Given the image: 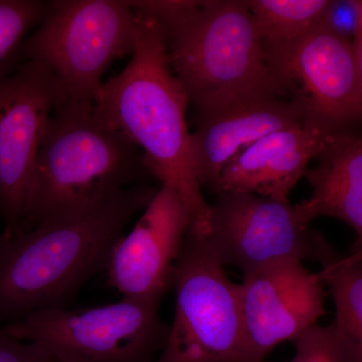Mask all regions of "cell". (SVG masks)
Listing matches in <instances>:
<instances>
[{"label": "cell", "instance_id": "1", "mask_svg": "<svg viewBox=\"0 0 362 362\" xmlns=\"http://www.w3.org/2000/svg\"><path fill=\"white\" fill-rule=\"evenodd\" d=\"M157 188L139 183L92 206L0 235V325L47 308H65L98 273L106 271L130 221Z\"/></svg>", "mask_w": 362, "mask_h": 362}, {"label": "cell", "instance_id": "2", "mask_svg": "<svg viewBox=\"0 0 362 362\" xmlns=\"http://www.w3.org/2000/svg\"><path fill=\"white\" fill-rule=\"evenodd\" d=\"M135 11V47L129 63L103 83L93 101V113L141 150L152 178L180 197L189 213L190 228L206 235L209 204L195 168L187 94L169 66L158 21Z\"/></svg>", "mask_w": 362, "mask_h": 362}, {"label": "cell", "instance_id": "3", "mask_svg": "<svg viewBox=\"0 0 362 362\" xmlns=\"http://www.w3.org/2000/svg\"><path fill=\"white\" fill-rule=\"evenodd\" d=\"M163 33L169 66L197 113L262 96H284L244 0H145Z\"/></svg>", "mask_w": 362, "mask_h": 362}, {"label": "cell", "instance_id": "4", "mask_svg": "<svg viewBox=\"0 0 362 362\" xmlns=\"http://www.w3.org/2000/svg\"><path fill=\"white\" fill-rule=\"evenodd\" d=\"M148 178L141 150L97 120L93 104L66 99L45 129L23 230L92 206Z\"/></svg>", "mask_w": 362, "mask_h": 362}, {"label": "cell", "instance_id": "5", "mask_svg": "<svg viewBox=\"0 0 362 362\" xmlns=\"http://www.w3.org/2000/svg\"><path fill=\"white\" fill-rule=\"evenodd\" d=\"M135 40L130 1L57 0L47 4L21 56L49 69L68 99L93 104L105 73L116 59L132 54Z\"/></svg>", "mask_w": 362, "mask_h": 362}, {"label": "cell", "instance_id": "6", "mask_svg": "<svg viewBox=\"0 0 362 362\" xmlns=\"http://www.w3.org/2000/svg\"><path fill=\"white\" fill-rule=\"evenodd\" d=\"M171 288L175 318L154 362H249L238 284L192 228L173 265Z\"/></svg>", "mask_w": 362, "mask_h": 362}, {"label": "cell", "instance_id": "7", "mask_svg": "<svg viewBox=\"0 0 362 362\" xmlns=\"http://www.w3.org/2000/svg\"><path fill=\"white\" fill-rule=\"evenodd\" d=\"M159 306L123 298L82 310L42 309L1 327L16 339L39 343L59 362H154L170 328Z\"/></svg>", "mask_w": 362, "mask_h": 362}, {"label": "cell", "instance_id": "8", "mask_svg": "<svg viewBox=\"0 0 362 362\" xmlns=\"http://www.w3.org/2000/svg\"><path fill=\"white\" fill-rule=\"evenodd\" d=\"M283 95H290L306 124L329 132L362 120V88L352 40L319 25L293 42L263 45Z\"/></svg>", "mask_w": 362, "mask_h": 362}, {"label": "cell", "instance_id": "9", "mask_svg": "<svg viewBox=\"0 0 362 362\" xmlns=\"http://www.w3.org/2000/svg\"><path fill=\"white\" fill-rule=\"evenodd\" d=\"M204 237L221 265L237 267L244 275L284 259L319 263L333 247L290 202L247 192L218 194L209 204Z\"/></svg>", "mask_w": 362, "mask_h": 362}, {"label": "cell", "instance_id": "10", "mask_svg": "<svg viewBox=\"0 0 362 362\" xmlns=\"http://www.w3.org/2000/svg\"><path fill=\"white\" fill-rule=\"evenodd\" d=\"M68 99L49 69L25 59L0 80V214L4 230L25 226L33 168L52 114Z\"/></svg>", "mask_w": 362, "mask_h": 362}, {"label": "cell", "instance_id": "11", "mask_svg": "<svg viewBox=\"0 0 362 362\" xmlns=\"http://www.w3.org/2000/svg\"><path fill=\"white\" fill-rule=\"evenodd\" d=\"M325 282L296 259L245 274L238 284L247 361L265 362L280 343L297 339L325 314Z\"/></svg>", "mask_w": 362, "mask_h": 362}, {"label": "cell", "instance_id": "12", "mask_svg": "<svg viewBox=\"0 0 362 362\" xmlns=\"http://www.w3.org/2000/svg\"><path fill=\"white\" fill-rule=\"evenodd\" d=\"M190 223L180 197L170 188H158L111 252L106 272L112 287L126 299L160 304L171 288L173 265Z\"/></svg>", "mask_w": 362, "mask_h": 362}, {"label": "cell", "instance_id": "13", "mask_svg": "<svg viewBox=\"0 0 362 362\" xmlns=\"http://www.w3.org/2000/svg\"><path fill=\"white\" fill-rule=\"evenodd\" d=\"M305 124L301 107L278 96L252 98L197 113L192 137L199 185L218 194L221 173L235 156L271 133Z\"/></svg>", "mask_w": 362, "mask_h": 362}, {"label": "cell", "instance_id": "14", "mask_svg": "<svg viewBox=\"0 0 362 362\" xmlns=\"http://www.w3.org/2000/svg\"><path fill=\"white\" fill-rule=\"evenodd\" d=\"M334 133L305 124L265 136L226 166L218 194L247 192L289 202L290 192L306 175L309 163Z\"/></svg>", "mask_w": 362, "mask_h": 362}, {"label": "cell", "instance_id": "15", "mask_svg": "<svg viewBox=\"0 0 362 362\" xmlns=\"http://www.w3.org/2000/svg\"><path fill=\"white\" fill-rule=\"evenodd\" d=\"M317 160L304 176L311 195L295 209L307 223L318 216L347 223L357 235L351 252H362V136L334 133Z\"/></svg>", "mask_w": 362, "mask_h": 362}, {"label": "cell", "instance_id": "16", "mask_svg": "<svg viewBox=\"0 0 362 362\" xmlns=\"http://www.w3.org/2000/svg\"><path fill=\"white\" fill-rule=\"evenodd\" d=\"M319 264L334 301L332 323L350 362H362V254L343 256L334 249Z\"/></svg>", "mask_w": 362, "mask_h": 362}, {"label": "cell", "instance_id": "17", "mask_svg": "<svg viewBox=\"0 0 362 362\" xmlns=\"http://www.w3.org/2000/svg\"><path fill=\"white\" fill-rule=\"evenodd\" d=\"M263 45L304 37L321 25L330 0H247Z\"/></svg>", "mask_w": 362, "mask_h": 362}, {"label": "cell", "instance_id": "18", "mask_svg": "<svg viewBox=\"0 0 362 362\" xmlns=\"http://www.w3.org/2000/svg\"><path fill=\"white\" fill-rule=\"evenodd\" d=\"M47 4L39 0H0V80L20 66L23 44L44 18Z\"/></svg>", "mask_w": 362, "mask_h": 362}, {"label": "cell", "instance_id": "19", "mask_svg": "<svg viewBox=\"0 0 362 362\" xmlns=\"http://www.w3.org/2000/svg\"><path fill=\"white\" fill-rule=\"evenodd\" d=\"M295 341V354L288 362H350L334 324L311 326Z\"/></svg>", "mask_w": 362, "mask_h": 362}, {"label": "cell", "instance_id": "20", "mask_svg": "<svg viewBox=\"0 0 362 362\" xmlns=\"http://www.w3.org/2000/svg\"><path fill=\"white\" fill-rule=\"evenodd\" d=\"M362 23V0H330L321 25L343 39L352 40Z\"/></svg>", "mask_w": 362, "mask_h": 362}, {"label": "cell", "instance_id": "21", "mask_svg": "<svg viewBox=\"0 0 362 362\" xmlns=\"http://www.w3.org/2000/svg\"><path fill=\"white\" fill-rule=\"evenodd\" d=\"M52 358L42 345L7 334L0 325V362H47Z\"/></svg>", "mask_w": 362, "mask_h": 362}, {"label": "cell", "instance_id": "22", "mask_svg": "<svg viewBox=\"0 0 362 362\" xmlns=\"http://www.w3.org/2000/svg\"><path fill=\"white\" fill-rule=\"evenodd\" d=\"M354 47H356L357 66H358L359 78H361L362 88V23L356 37H354Z\"/></svg>", "mask_w": 362, "mask_h": 362}, {"label": "cell", "instance_id": "23", "mask_svg": "<svg viewBox=\"0 0 362 362\" xmlns=\"http://www.w3.org/2000/svg\"><path fill=\"white\" fill-rule=\"evenodd\" d=\"M47 362H59L58 361H57V359H54V358H49V361H47Z\"/></svg>", "mask_w": 362, "mask_h": 362}, {"label": "cell", "instance_id": "24", "mask_svg": "<svg viewBox=\"0 0 362 362\" xmlns=\"http://www.w3.org/2000/svg\"><path fill=\"white\" fill-rule=\"evenodd\" d=\"M361 252V254H362V252Z\"/></svg>", "mask_w": 362, "mask_h": 362}]
</instances>
